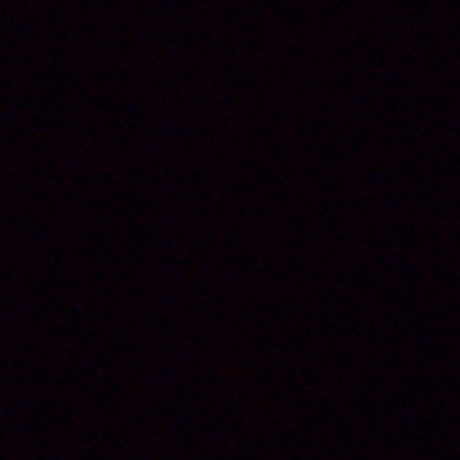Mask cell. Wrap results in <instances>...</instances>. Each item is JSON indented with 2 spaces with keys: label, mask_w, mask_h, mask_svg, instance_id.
<instances>
[]
</instances>
